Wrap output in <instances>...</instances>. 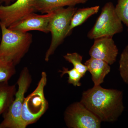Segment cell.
<instances>
[{"label":"cell","instance_id":"cell-12","mask_svg":"<svg viewBox=\"0 0 128 128\" xmlns=\"http://www.w3.org/2000/svg\"><path fill=\"white\" fill-rule=\"evenodd\" d=\"M88 0H34L36 11L42 14L49 13L54 10L64 6H75L78 4H84Z\"/></svg>","mask_w":128,"mask_h":128},{"label":"cell","instance_id":"cell-3","mask_svg":"<svg viewBox=\"0 0 128 128\" xmlns=\"http://www.w3.org/2000/svg\"><path fill=\"white\" fill-rule=\"evenodd\" d=\"M47 82V74L43 72L36 88L25 98L21 116V128H26L36 122L48 110V104L44 94Z\"/></svg>","mask_w":128,"mask_h":128},{"label":"cell","instance_id":"cell-7","mask_svg":"<svg viewBox=\"0 0 128 128\" xmlns=\"http://www.w3.org/2000/svg\"><path fill=\"white\" fill-rule=\"evenodd\" d=\"M64 120L70 128H99L102 121L80 102L72 104L64 112Z\"/></svg>","mask_w":128,"mask_h":128},{"label":"cell","instance_id":"cell-14","mask_svg":"<svg viewBox=\"0 0 128 128\" xmlns=\"http://www.w3.org/2000/svg\"><path fill=\"white\" fill-rule=\"evenodd\" d=\"M100 6L80 8L76 9L71 19L68 33H70L73 28L81 25L89 18L96 14L99 11Z\"/></svg>","mask_w":128,"mask_h":128},{"label":"cell","instance_id":"cell-9","mask_svg":"<svg viewBox=\"0 0 128 128\" xmlns=\"http://www.w3.org/2000/svg\"><path fill=\"white\" fill-rule=\"evenodd\" d=\"M94 40L89 51L90 57L102 60L110 65L115 63L118 50L112 38L100 37Z\"/></svg>","mask_w":128,"mask_h":128},{"label":"cell","instance_id":"cell-6","mask_svg":"<svg viewBox=\"0 0 128 128\" xmlns=\"http://www.w3.org/2000/svg\"><path fill=\"white\" fill-rule=\"evenodd\" d=\"M123 29V23L115 12L114 5L108 2L102 8L100 14L87 37L94 40L100 37L113 38L114 34L122 32Z\"/></svg>","mask_w":128,"mask_h":128},{"label":"cell","instance_id":"cell-15","mask_svg":"<svg viewBox=\"0 0 128 128\" xmlns=\"http://www.w3.org/2000/svg\"><path fill=\"white\" fill-rule=\"evenodd\" d=\"M15 66L11 60L0 57V82H8L16 74Z\"/></svg>","mask_w":128,"mask_h":128},{"label":"cell","instance_id":"cell-17","mask_svg":"<svg viewBox=\"0 0 128 128\" xmlns=\"http://www.w3.org/2000/svg\"><path fill=\"white\" fill-rule=\"evenodd\" d=\"M119 70L123 80L128 85V44L121 53L119 62Z\"/></svg>","mask_w":128,"mask_h":128},{"label":"cell","instance_id":"cell-16","mask_svg":"<svg viewBox=\"0 0 128 128\" xmlns=\"http://www.w3.org/2000/svg\"><path fill=\"white\" fill-rule=\"evenodd\" d=\"M66 61L73 65V68L83 76H85L88 71L87 66L82 63V57L76 52L67 53L64 56Z\"/></svg>","mask_w":128,"mask_h":128},{"label":"cell","instance_id":"cell-10","mask_svg":"<svg viewBox=\"0 0 128 128\" xmlns=\"http://www.w3.org/2000/svg\"><path fill=\"white\" fill-rule=\"evenodd\" d=\"M52 13L51 12L44 15H39L32 12L23 17L8 28L13 31L22 32L37 30L48 33L49 32L48 23Z\"/></svg>","mask_w":128,"mask_h":128},{"label":"cell","instance_id":"cell-19","mask_svg":"<svg viewBox=\"0 0 128 128\" xmlns=\"http://www.w3.org/2000/svg\"><path fill=\"white\" fill-rule=\"evenodd\" d=\"M114 8L121 22L128 27V0H118Z\"/></svg>","mask_w":128,"mask_h":128},{"label":"cell","instance_id":"cell-2","mask_svg":"<svg viewBox=\"0 0 128 128\" xmlns=\"http://www.w3.org/2000/svg\"><path fill=\"white\" fill-rule=\"evenodd\" d=\"M2 38L0 57L7 59L16 65L27 53L32 41L31 34L13 31L0 22Z\"/></svg>","mask_w":128,"mask_h":128},{"label":"cell","instance_id":"cell-11","mask_svg":"<svg viewBox=\"0 0 128 128\" xmlns=\"http://www.w3.org/2000/svg\"><path fill=\"white\" fill-rule=\"evenodd\" d=\"M84 64L91 74L94 86H99L103 83L105 76L111 70L110 65L101 60L90 57Z\"/></svg>","mask_w":128,"mask_h":128},{"label":"cell","instance_id":"cell-8","mask_svg":"<svg viewBox=\"0 0 128 128\" xmlns=\"http://www.w3.org/2000/svg\"><path fill=\"white\" fill-rule=\"evenodd\" d=\"M34 0H16L9 5L0 6V22L6 27L28 14L36 11Z\"/></svg>","mask_w":128,"mask_h":128},{"label":"cell","instance_id":"cell-18","mask_svg":"<svg viewBox=\"0 0 128 128\" xmlns=\"http://www.w3.org/2000/svg\"><path fill=\"white\" fill-rule=\"evenodd\" d=\"M59 72L61 73V77H62L65 74L68 75V82L69 84H72L74 86H81L80 80L83 77V76L74 68L69 70L68 68L63 67L62 70H59Z\"/></svg>","mask_w":128,"mask_h":128},{"label":"cell","instance_id":"cell-5","mask_svg":"<svg viewBox=\"0 0 128 128\" xmlns=\"http://www.w3.org/2000/svg\"><path fill=\"white\" fill-rule=\"evenodd\" d=\"M32 76L28 68L24 67L17 82L18 89L12 103L3 114L0 128H21V116L25 94L32 82Z\"/></svg>","mask_w":128,"mask_h":128},{"label":"cell","instance_id":"cell-13","mask_svg":"<svg viewBox=\"0 0 128 128\" xmlns=\"http://www.w3.org/2000/svg\"><path fill=\"white\" fill-rule=\"evenodd\" d=\"M16 85L8 82H0V116L4 114L12 103L16 92Z\"/></svg>","mask_w":128,"mask_h":128},{"label":"cell","instance_id":"cell-20","mask_svg":"<svg viewBox=\"0 0 128 128\" xmlns=\"http://www.w3.org/2000/svg\"><path fill=\"white\" fill-rule=\"evenodd\" d=\"M16 0H0V3H4L5 5H9Z\"/></svg>","mask_w":128,"mask_h":128},{"label":"cell","instance_id":"cell-21","mask_svg":"<svg viewBox=\"0 0 128 128\" xmlns=\"http://www.w3.org/2000/svg\"></svg>","mask_w":128,"mask_h":128},{"label":"cell","instance_id":"cell-4","mask_svg":"<svg viewBox=\"0 0 128 128\" xmlns=\"http://www.w3.org/2000/svg\"><path fill=\"white\" fill-rule=\"evenodd\" d=\"M78 9L75 6L57 8L52 11L48 23V29L51 34V42L45 54L44 60L48 62L57 48L68 35V30L71 19Z\"/></svg>","mask_w":128,"mask_h":128},{"label":"cell","instance_id":"cell-1","mask_svg":"<svg viewBox=\"0 0 128 128\" xmlns=\"http://www.w3.org/2000/svg\"><path fill=\"white\" fill-rule=\"evenodd\" d=\"M80 102L102 122L117 121L124 109L122 92L100 85L83 92Z\"/></svg>","mask_w":128,"mask_h":128}]
</instances>
